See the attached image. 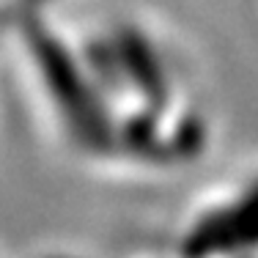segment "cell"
Wrapping results in <instances>:
<instances>
[{"label":"cell","instance_id":"1","mask_svg":"<svg viewBox=\"0 0 258 258\" xmlns=\"http://www.w3.org/2000/svg\"><path fill=\"white\" fill-rule=\"evenodd\" d=\"M60 0H6V11H52Z\"/></svg>","mask_w":258,"mask_h":258}]
</instances>
